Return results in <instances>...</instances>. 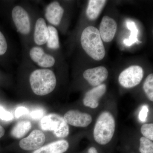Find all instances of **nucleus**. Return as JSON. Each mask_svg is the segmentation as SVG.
I'll return each instance as SVG.
<instances>
[{
    "instance_id": "25",
    "label": "nucleus",
    "mask_w": 153,
    "mask_h": 153,
    "mask_svg": "<svg viewBox=\"0 0 153 153\" xmlns=\"http://www.w3.org/2000/svg\"><path fill=\"white\" fill-rule=\"evenodd\" d=\"M0 118L3 120L10 121L13 119V115L10 112L7 111L0 106Z\"/></svg>"
},
{
    "instance_id": "24",
    "label": "nucleus",
    "mask_w": 153,
    "mask_h": 153,
    "mask_svg": "<svg viewBox=\"0 0 153 153\" xmlns=\"http://www.w3.org/2000/svg\"><path fill=\"white\" fill-rule=\"evenodd\" d=\"M149 111V106L147 105H144L142 107L140 111L138 117L140 120L141 122H145L147 118L148 113Z\"/></svg>"
},
{
    "instance_id": "28",
    "label": "nucleus",
    "mask_w": 153,
    "mask_h": 153,
    "mask_svg": "<svg viewBox=\"0 0 153 153\" xmlns=\"http://www.w3.org/2000/svg\"><path fill=\"white\" fill-rule=\"evenodd\" d=\"M88 153H98V152L95 148L92 147L89 148L88 150Z\"/></svg>"
},
{
    "instance_id": "22",
    "label": "nucleus",
    "mask_w": 153,
    "mask_h": 153,
    "mask_svg": "<svg viewBox=\"0 0 153 153\" xmlns=\"http://www.w3.org/2000/svg\"><path fill=\"white\" fill-rule=\"evenodd\" d=\"M9 45L7 40L2 32L0 31V56H4L8 53Z\"/></svg>"
},
{
    "instance_id": "8",
    "label": "nucleus",
    "mask_w": 153,
    "mask_h": 153,
    "mask_svg": "<svg viewBox=\"0 0 153 153\" xmlns=\"http://www.w3.org/2000/svg\"><path fill=\"white\" fill-rule=\"evenodd\" d=\"M49 36L48 24L41 10L35 6L33 33V45L44 47Z\"/></svg>"
},
{
    "instance_id": "3",
    "label": "nucleus",
    "mask_w": 153,
    "mask_h": 153,
    "mask_svg": "<svg viewBox=\"0 0 153 153\" xmlns=\"http://www.w3.org/2000/svg\"><path fill=\"white\" fill-rule=\"evenodd\" d=\"M80 44L84 51L94 60L100 61L103 59L105 50L98 29L89 26L82 31Z\"/></svg>"
},
{
    "instance_id": "6",
    "label": "nucleus",
    "mask_w": 153,
    "mask_h": 153,
    "mask_svg": "<svg viewBox=\"0 0 153 153\" xmlns=\"http://www.w3.org/2000/svg\"><path fill=\"white\" fill-rule=\"evenodd\" d=\"M41 126L43 130L52 132L60 138L66 137L69 133L68 124L63 117L57 114H50L42 118Z\"/></svg>"
},
{
    "instance_id": "20",
    "label": "nucleus",
    "mask_w": 153,
    "mask_h": 153,
    "mask_svg": "<svg viewBox=\"0 0 153 153\" xmlns=\"http://www.w3.org/2000/svg\"><path fill=\"white\" fill-rule=\"evenodd\" d=\"M143 89L148 98L153 101V74H149L143 84Z\"/></svg>"
},
{
    "instance_id": "21",
    "label": "nucleus",
    "mask_w": 153,
    "mask_h": 153,
    "mask_svg": "<svg viewBox=\"0 0 153 153\" xmlns=\"http://www.w3.org/2000/svg\"><path fill=\"white\" fill-rule=\"evenodd\" d=\"M139 150L141 153H153L152 142L145 137H142L140 139Z\"/></svg>"
},
{
    "instance_id": "27",
    "label": "nucleus",
    "mask_w": 153,
    "mask_h": 153,
    "mask_svg": "<svg viewBox=\"0 0 153 153\" xmlns=\"http://www.w3.org/2000/svg\"><path fill=\"white\" fill-rule=\"evenodd\" d=\"M31 117L34 120H39L43 117L44 112L41 109L36 110L31 113L30 114Z\"/></svg>"
},
{
    "instance_id": "13",
    "label": "nucleus",
    "mask_w": 153,
    "mask_h": 153,
    "mask_svg": "<svg viewBox=\"0 0 153 153\" xmlns=\"http://www.w3.org/2000/svg\"><path fill=\"white\" fill-rule=\"evenodd\" d=\"M117 30V24L114 19L105 16L102 19L99 32L102 41L108 43L112 41Z\"/></svg>"
},
{
    "instance_id": "11",
    "label": "nucleus",
    "mask_w": 153,
    "mask_h": 153,
    "mask_svg": "<svg viewBox=\"0 0 153 153\" xmlns=\"http://www.w3.org/2000/svg\"><path fill=\"white\" fill-rule=\"evenodd\" d=\"M108 72L105 67L102 66L86 69L83 76L91 85L97 86L101 84L108 78Z\"/></svg>"
},
{
    "instance_id": "10",
    "label": "nucleus",
    "mask_w": 153,
    "mask_h": 153,
    "mask_svg": "<svg viewBox=\"0 0 153 153\" xmlns=\"http://www.w3.org/2000/svg\"><path fill=\"white\" fill-rule=\"evenodd\" d=\"M45 140L46 137L43 132L34 130L27 137L20 141L19 146L24 150H34L41 148Z\"/></svg>"
},
{
    "instance_id": "17",
    "label": "nucleus",
    "mask_w": 153,
    "mask_h": 153,
    "mask_svg": "<svg viewBox=\"0 0 153 153\" xmlns=\"http://www.w3.org/2000/svg\"><path fill=\"white\" fill-rule=\"evenodd\" d=\"M106 2V1L104 0L89 1L86 11L88 18L91 21L97 19L105 5Z\"/></svg>"
},
{
    "instance_id": "2",
    "label": "nucleus",
    "mask_w": 153,
    "mask_h": 153,
    "mask_svg": "<svg viewBox=\"0 0 153 153\" xmlns=\"http://www.w3.org/2000/svg\"><path fill=\"white\" fill-rule=\"evenodd\" d=\"M10 19L21 39L23 47L33 45V33L35 5L27 1L12 2Z\"/></svg>"
},
{
    "instance_id": "1",
    "label": "nucleus",
    "mask_w": 153,
    "mask_h": 153,
    "mask_svg": "<svg viewBox=\"0 0 153 153\" xmlns=\"http://www.w3.org/2000/svg\"><path fill=\"white\" fill-rule=\"evenodd\" d=\"M19 69L21 74L26 76L28 86L35 95H48L56 88L57 79L54 71L35 66L23 53Z\"/></svg>"
},
{
    "instance_id": "29",
    "label": "nucleus",
    "mask_w": 153,
    "mask_h": 153,
    "mask_svg": "<svg viewBox=\"0 0 153 153\" xmlns=\"http://www.w3.org/2000/svg\"><path fill=\"white\" fill-rule=\"evenodd\" d=\"M5 130L0 125V138L4 135Z\"/></svg>"
},
{
    "instance_id": "12",
    "label": "nucleus",
    "mask_w": 153,
    "mask_h": 153,
    "mask_svg": "<svg viewBox=\"0 0 153 153\" xmlns=\"http://www.w3.org/2000/svg\"><path fill=\"white\" fill-rule=\"evenodd\" d=\"M63 118L67 124L79 127H87L92 121V117L90 114L74 110L66 112Z\"/></svg>"
},
{
    "instance_id": "19",
    "label": "nucleus",
    "mask_w": 153,
    "mask_h": 153,
    "mask_svg": "<svg viewBox=\"0 0 153 153\" xmlns=\"http://www.w3.org/2000/svg\"><path fill=\"white\" fill-rule=\"evenodd\" d=\"M126 25L128 29L130 31V35L128 39H125L123 43L126 47H131L134 44H140L141 43L137 38L139 30L134 22L131 20H127Z\"/></svg>"
},
{
    "instance_id": "18",
    "label": "nucleus",
    "mask_w": 153,
    "mask_h": 153,
    "mask_svg": "<svg viewBox=\"0 0 153 153\" xmlns=\"http://www.w3.org/2000/svg\"><path fill=\"white\" fill-rule=\"evenodd\" d=\"M32 127L31 122L29 121H21L16 124L11 131V135L16 139H20L25 136Z\"/></svg>"
},
{
    "instance_id": "26",
    "label": "nucleus",
    "mask_w": 153,
    "mask_h": 153,
    "mask_svg": "<svg viewBox=\"0 0 153 153\" xmlns=\"http://www.w3.org/2000/svg\"><path fill=\"white\" fill-rule=\"evenodd\" d=\"M28 109L25 107H19L16 109L15 111V116L16 117L19 118L22 116L23 115L28 114Z\"/></svg>"
},
{
    "instance_id": "16",
    "label": "nucleus",
    "mask_w": 153,
    "mask_h": 153,
    "mask_svg": "<svg viewBox=\"0 0 153 153\" xmlns=\"http://www.w3.org/2000/svg\"><path fill=\"white\" fill-rule=\"evenodd\" d=\"M69 144L65 140H60L41 147L33 153H63L68 150Z\"/></svg>"
},
{
    "instance_id": "23",
    "label": "nucleus",
    "mask_w": 153,
    "mask_h": 153,
    "mask_svg": "<svg viewBox=\"0 0 153 153\" xmlns=\"http://www.w3.org/2000/svg\"><path fill=\"white\" fill-rule=\"evenodd\" d=\"M141 132L144 137L152 141L153 140V123L146 124L142 126Z\"/></svg>"
},
{
    "instance_id": "5",
    "label": "nucleus",
    "mask_w": 153,
    "mask_h": 153,
    "mask_svg": "<svg viewBox=\"0 0 153 153\" xmlns=\"http://www.w3.org/2000/svg\"><path fill=\"white\" fill-rule=\"evenodd\" d=\"M115 128L114 117L108 111L100 115L94 129V137L99 144H107L112 139Z\"/></svg>"
},
{
    "instance_id": "14",
    "label": "nucleus",
    "mask_w": 153,
    "mask_h": 153,
    "mask_svg": "<svg viewBox=\"0 0 153 153\" xmlns=\"http://www.w3.org/2000/svg\"><path fill=\"white\" fill-rule=\"evenodd\" d=\"M106 91L105 84H101L94 88L85 93L83 99V104L91 108H96L98 106L100 100L104 95Z\"/></svg>"
},
{
    "instance_id": "9",
    "label": "nucleus",
    "mask_w": 153,
    "mask_h": 153,
    "mask_svg": "<svg viewBox=\"0 0 153 153\" xmlns=\"http://www.w3.org/2000/svg\"><path fill=\"white\" fill-rule=\"evenodd\" d=\"M143 76V68L139 66L134 65L126 68L120 73L118 81L123 87L131 88L140 84Z\"/></svg>"
},
{
    "instance_id": "7",
    "label": "nucleus",
    "mask_w": 153,
    "mask_h": 153,
    "mask_svg": "<svg viewBox=\"0 0 153 153\" xmlns=\"http://www.w3.org/2000/svg\"><path fill=\"white\" fill-rule=\"evenodd\" d=\"M42 13L47 24L57 29L62 26L66 10L59 1H53L44 5Z\"/></svg>"
},
{
    "instance_id": "15",
    "label": "nucleus",
    "mask_w": 153,
    "mask_h": 153,
    "mask_svg": "<svg viewBox=\"0 0 153 153\" xmlns=\"http://www.w3.org/2000/svg\"><path fill=\"white\" fill-rule=\"evenodd\" d=\"M49 36L48 40L44 47L48 52L57 55L60 49V40L58 30L56 28L48 25Z\"/></svg>"
},
{
    "instance_id": "4",
    "label": "nucleus",
    "mask_w": 153,
    "mask_h": 153,
    "mask_svg": "<svg viewBox=\"0 0 153 153\" xmlns=\"http://www.w3.org/2000/svg\"><path fill=\"white\" fill-rule=\"evenodd\" d=\"M23 53L35 66L53 70L57 67V55L48 52L43 47L32 45L24 47Z\"/></svg>"
}]
</instances>
